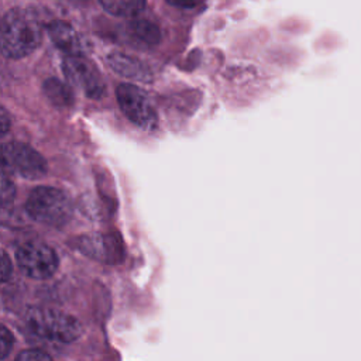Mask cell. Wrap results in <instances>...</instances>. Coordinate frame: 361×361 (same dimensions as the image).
<instances>
[{"instance_id":"obj_3","label":"cell","mask_w":361,"mask_h":361,"mask_svg":"<svg viewBox=\"0 0 361 361\" xmlns=\"http://www.w3.org/2000/svg\"><path fill=\"white\" fill-rule=\"evenodd\" d=\"M25 322L34 334L51 341L71 343L79 338L82 333L78 319L59 310L30 309Z\"/></svg>"},{"instance_id":"obj_9","label":"cell","mask_w":361,"mask_h":361,"mask_svg":"<svg viewBox=\"0 0 361 361\" xmlns=\"http://www.w3.org/2000/svg\"><path fill=\"white\" fill-rule=\"evenodd\" d=\"M51 41L68 55H79L80 41L73 27L65 21H52L47 25Z\"/></svg>"},{"instance_id":"obj_4","label":"cell","mask_w":361,"mask_h":361,"mask_svg":"<svg viewBox=\"0 0 361 361\" xmlns=\"http://www.w3.org/2000/svg\"><path fill=\"white\" fill-rule=\"evenodd\" d=\"M0 168L7 173L37 179L45 175L47 161L30 145L11 141L0 145Z\"/></svg>"},{"instance_id":"obj_14","label":"cell","mask_w":361,"mask_h":361,"mask_svg":"<svg viewBox=\"0 0 361 361\" xmlns=\"http://www.w3.org/2000/svg\"><path fill=\"white\" fill-rule=\"evenodd\" d=\"M13 347V336L11 333L0 324V358H4L8 355Z\"/></svg>"},{"instance_id":"obj_2","label":"cell","mask_w":361,"mask_h":361,"mask_svg":"<svg viewBox=\"0 0 361 361\" xmlns=\"http://www.w3.org/2000/svg\"><path fill=\"white\" fill-rule=\"evenodd\" d=\"M25 209L31 219L52 227L65 224L72 214V204L66 193L51 186L34 189L27 199Z\"/></svg>"},{"instance_id":"obj_6","label":"cell","mask_w":361,"mask_h":361,"mask_svg":"<svg viewBox=\"0 0 361 361\" xmlns=\"http://www.w3.org/2000/svg\"><path fill=\"white\" fill-rule=\"evenodd\" d=\"M65 78L71 85L82 90L90 99H102L106 93V83L97 68L83 56L69 55L62 62Z\"/></svg>"},{"instance_id":"obj_15","label":"cell","mask_w":361,"mask_h":361,"mask_svg":"<svg viewBox=\"0 0 361 361\" xmlns=\"http://www.w3.org/2000/svg\"><path fill=\"white\" fill-rule=\"evenodd\" d=\"M16 361H52V358L39 350H25L17 355Z\"/></svg>"},{"instance_id":"obj_8","label":"cell","mask_w":361,"mask_h":361,"mask_svg":"<svg viewBox=\"0 0 361 361\" xmlns=\"http://www.w3.org/2000/svg\"><path fill=\"white\" fill-rule=\"evenodd\" d=\"M107 62L114 72L124 78L135 79L140 82H149L152 79V73L148 66H145L140 59L130 55L113 52L107 56Z\"/></svg>"},{"instance_id":"obj_10","label":"cell","mask_w":361,"mask_h":361,"mask_svg":"<svg viewBox=\"0 0 361 361\" xmlns=\"http://www.w3.org/2000/svg\"><path fill=\"white\" fill-rule=\"evenodd\" d=\"M44 93L55 106L66 107L73 103V93L71 87L66 83L61 82L59 79H55V78L47 79L44 82Z\"/></svg>"},{"instance_id":"obj_17","label":"cell","mask_w":361,"mask_h":361,"mask_svg":"<svg viewBox=\"0 0 361 361\" xmlns=\"http://www.w3.org/2000/svg\"><path fill=\"white\" fill-rule=\"evenodd\" d=\"M165 1L173 7L193 8V7H197L200 3H203L204 0H165Z\"/></svg>"},{"instance_id":"obj_18","label":"cell","mask_w":361,"mask_h":361,"mask_svg":"<svg viewBox=\"0 0 361 361\" xmlns=\"http://www.w3.org/2000/svg\"><path fill=\"white\" fill-rule=\"evenodd\" d=\"M10 124H11V121H10L8 113L0 106V137H3L8 131Z\"/></svg>"},{"instance_id":"obj_13","label":"cell","mask_w":361,"mask_h":361,"mask_svg":"<svg viewBox=\"0 0 361 361\" xmlns=\"http://www.w3.org/2000/svg\"><path fill=\"white\" fill-rule=\"evenodd\" d=\"M16 195V188L8 173L0 168V207L8 204Z\"/></svg>"},{"instance_id":"obj_1","label":"cell","mask_w":361,"mask_h":361,"mask_svg":"<svg viewBox=\"0 0 361 361\" xmlns=\"http://www.w3.org/2000/svg\"><path fill=\"white\" fill-rule=\"evenodd\" d=\"M42 41V25L27 8H13L0 20V52L18 59L34 52Z\"/></svg>"},{"instance_id":"obj_11","label":"cell","mask_w":361,"mask_h":361,"mask_svg":"<svg viewBox=\"0 0 361 361\" xmlns=\"http://www.w3.org/2000/svg\"><path fill=\"white\" fill-rule=\"evenodd\" d=\"M147 0H100L106 11L117 17H135L145 8Z\"/></svg>"},{"instance_id":"obj_16","label":"cell","mask_w":361,"mask_h":361,"mask_svg":"<svg viewBox=\"0 0 361 361\" xmlns=\"http://www.w3.org/2000/svg\"><path fill=\"white\" fill-rule=\"evenodd\" d=\"M11 261L4 250L0 248V282L7 281L11 276Z\"/></svg>"},{"instance_id":"obj_12","label":"cell","mask_w":361,"mask_h":361,"mask_svg":"<svg viewBox=\"0 0 361 361\" xmlns=\"http://www.w3.org/2000/svg\"><path fill=\"white\" fill-rule=\"evenodd\" d=\"M131 34L147 45H157L161 41V30L148 20H134L130 23Z\"/></svg>"},{"instance_id":"obj_7","label":"cell","mask_w":361,"mask_h":361,"mask_svg":"<svg viewBox=\"0 0 361 361\" xmlns=\"http://www.w3.org/2000/svg\"><path fill=\"white\" fill-rule=\"evenodd\" d=\"M16 259L23 274L32 279H47L58 268L55 251L42 243L23 244L16 252Z\"/></svg>"},{"instance_id":"obj_5","label":"cell","mask_w":361,"mask_h":361,"mask_svg":"<svg viewBox=\"0 0 361 361\" xmlns=\"http://www.w3.org/2000/svg\"><path fill=\"white\" fill-rule=\"evenodd\" d=\"M117 102L126 117L135 126L151 130L157 126V113L149 97L131 83H121L116 90Z\"/></svg>"}]
</instances>
